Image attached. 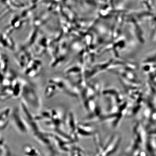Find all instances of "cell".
<instances>
[{
  "mask_svg": "<svg viewBox=\"0 0 156 156\" xmlns=\"http://www.w3.org/2000/svg\"><path fill=\"white\" fill-rule=\"evenodd\" d=\"M23 86L21 101L35 111L40 110L41 107V103L36 91L32 86L28 83L23 81Z\"/></svg>",
  "mask_w": 156,
  "mask_h": 156,
  "instance_id": "cell-1",
  "label": "cell"
},
{
  "mask_svg": "<svg viewBox=\"0 0 156 156\" xmlns=\"http://www.w3.org/2000/svg\"><path fill=\"white\" fill-rule=\"evenodd\" d=\"M12 121L15 127L22 134H26L29 131L28 123L25 119L21 116L18 110H15L12 112Z\"/></svg>",
  "mask_w": 156,
  "mask_h": 156,
  "instance_id": "cell-2",
  "label": "cell"
},
{
  "mask_svg": "<svg viewBox=\"0 0 156 156\" xmlns=\"http://www.w3.org/2000/svg\"><path fill=\"white\" fill-rule=\"evenodd\" d=\"M41 62L38 60L32 59L25 67V73L30 77H34L38 75L41 68Z\"/></svg>",
  "mask_w": 156,
  "mask_h": 156,
  "instance_id": "cell-3",
  "label": "cell"
},
{
  "mask_svg": "<svg viewBox=\"0 0 156 156\" xmlns=\"http://www.w3.org/2000/svg\"><path fill=\"white\" fill-rule=\"evenodd\" d=\"M12 111L9 108H5L2 110L1 114V129H3L5 128L9 121L10 116H11Z\"/></svg>",
  "mask_w": 156,
  "mask_h": 156,
  "instance_id": "cell-4",
  "label": "cell"
},
{
  "mask_svg": "<svg viewBox=\"0 0 156 156\" xmlns=\"http://www.w3.org/2000/svg\"><path fill=\"white\" fill-rule=\"evenodd\" d=\"M59 90L58 87L55 84L49 82V84L47 86L45 89V96L47 98H50L56 95Z\"/></svg>",
  "mask_w": 156,
  "mask_h": 156,
  "instance_id": "cell-5",
  "label": "cell"
},
{
  "mask_svg": "<svg viewBox=\"0 0 156 156\" xmlns=\"http://www.w3.org/2000/svg\"><path fill=\"white\" fill-rule=\"evenodd\" d=\"M1 73H3V75H4L7 73L8 66L9 65L8 58L6 55H1Z\"/></svg>",
  "mask_w": 156,
  "mask_h": 156,
  "instance_id": "cell-6",
  "label": "cell"
}]
</instances>
